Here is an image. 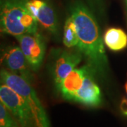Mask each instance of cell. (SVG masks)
Segmentation results:
<instances>
[{
	"instance_id": "cell-13",
	"label": "cell",
	"mask_w": 127,
	"mask_h": 127,
	"mask_svg": "<svg viewBox=\"0 0 127 127\" xmlns=\"http://www.w3.org/2000/svg\"><path fill=\"white\" fill-rule=\"evenodd\" d=\"M0 125L1 127H21L12 114L1 102L0 103Z\"/></svg>"
},
{
	"instance_id": "cell-5",
	"label": "cell",
	"mask_w": 127,
	"mask_h": 127,
	"mask_svg": "<svg viewBox=\"0 0 127 127\" xmlns=\"http://www.w3.org/2000/svg\"><path fill=\"white\" fill-rule=\"evenodd\" d=\"M50 72L57 89L64 79L81 62L83 55L77 52H70L62 49H53L50 52Z\"/></svg>"
},
{
	"instance_id": "cell-8",
	"label": "cell",
	"mask_w": 127,
	"mask_h": 127,
	"mask_svg": "<svg viewBox=\"0 0 127 127\" xmlns=\"http://www.w3.org/2000/svg\"><path fill=\"white\" fill-rule=\"evenodd\" d=\"M28 7L38 24L52 35L57 36L59 23L52 6L45 0H28Z\"/></svg>"
},
{
	"instance_id": "cell-3",
	"label": "cell",
	"mask_w": 127,
	"mask_h": 127,
	"mask_svg": "<svg viewBox=\"0 0 127 127\" xmlns=\"http://www.w3.org/2000/svg\"><path fill=\"white\" fill-rule=\"evenodd\" d=\"M1 83L13 88L26 100L31 112L34 127H51L44 107L31 83L6 68L1 70Z\"/></svg>"
},
{
	"instance_id": "cell-9",
	"label": "cell",
	"mask_w": 127,
	"mask_h": 127,
	"mask_svg": "<svg viewBox=\"0 0 127 127\" xmlns=\"http://www.w3.org/2000/svg\"><path fill=\"white\" fill-rule=\"evenodd\" d=\"M95 74L91 71L87 75L80 90L73 97L72 102L88 107H98L102 102L100 88L95 81Z\"/></svg>"
},
{
	"instance_id": "cell-6",
	"label": "cell",
	"mask_w": 127,
	"mask_h": 127,
	"mask_svg": "<svg viewBox=\"0 0 127 127\" xmlns=\"http://www.w3.org/2000/svg\"><path fill=\"white\" fill-rule=\"evenodd\" d=\"M23 51L32 71H36L43 62L46 50L45 41L39 33L23 34L15 37Z\"/></svg>"
},
{
	"instance_id": "cell-12",
	"label": "cell",
	"mask_w": 127,
	"mask_h": 127,
	"mask_svg": "<svg viewBox=\"0 0 127 127\" xmlns=\"http://www.w3.org/2000/svg\"><path fill=\"white\" fill-rule=\"evenodd\" d=\"M64 45L68 48L76 47L78 42V34L75 21L69 15L64 23L63 33Z\"/></svg>"
},
{
	"instance_id": "cell-14",
	"label": "cell",
	"mask_w": 127,
	"mask_h": 127,
	"mask_svg": "<svg viewBox=\"0 0 127 127\" xmlns=\"http://www.w3.org/2000/svg\"><path fill=\"white\" fill-rule=\"evenodd\" d=\"M86 4L96 17L103 18L105 15L104 0H84Z\"/></svg>"
},
{
	"instance_id": "cell-10",
	"label": "cell",
	"mask_w": 127,
	"mask_h": 127,
	"mask_svg": "<svg viewBox=\"0 0 127 127\" xmlns=\"http://www.w3.org/2000/svg\"><path fill=\"white\" fill-rule=\"evenodd\" d=\"M91 71H93V70L88 64L74 68L64 79L57 89L64 99L71 101L73 97L83 86L86 76Z\"/></svg>"
},
{
	"instance_id": "cell-11",
	"label": "cell",
	"mask_w": 127,
	"mask_h": 127,
	"mask_svg": "<svg viewBox=\"0 0 127 127\" xmlns=\"http://www.w3.org/2000/svg\"><path fill=\"white\" fill-rule=\"evenodd\" d=\"M104 44L110 50L119 51L127 46V35L121 28H110L104 32Z\"/></svg>"
},
{
	"instance_id": "cell-7",
	"label": "cell",
	"mask_w": 127,
	"mask_h": 127,
	"mask_svg": "<svg viewBox=\"0 0 127 127\" xmlns=\"http://www.w3.org/2000/svg\"><path fill=\"white\" fill-rule=\"evenodd\" d=\"M1 63L6 69L17 74L31 83L33 76L31 68L20 47L10 45L5 47L1 53Z\"/></svg>"
},
{
	"instance_id": "cell-2",
	"label": "cell",
	"mask_w": 127,
	"mask_h": 127,
	"mask_svg": "<svg viewBox=\"0 0 127 127\" xmlns=\"http://www.w3.org/2000/svg\"><path fill=\"white\" fill-rule=\"evenodd\" d=\"M28 0H1L0 28L14 37L37 32L38 23L28 7Z\"/></svg>"
},
{
	"instance_id": "cell-16",
	"label": "cell",
	"mask_w": 127,
	"mask_h": 127,
	"mask_svg": "<svg viewBox=\"0 0 127 127\" xmlns=\"http://www.w3.org/2000/svg\"><path fill=\"white\" fill-rule=\"evenodd\" d=\"M125 1V6H126V11H127V0H124Z\"/></svg>"
},
{
	"instance_id": "cell-1",
	"label": "cell",
	"mask_w": 127,
	"mask_h": 127,
	"mask_svg": "<svg viewBox=\"0 0 127 127\" xmlns=\"http://www.w3.org/2000/svg\"><path fill=\"white\" fill-rule=\"evenodd\" d=\"M70 15L77 27L78 51L86 58L95 76L104 81L109 76V62L96 16L86 3L81 1H76L71 5Z\"/></svg>"
},
{
	"instance_id": "cell-15",
	"label": "cell",
	"mask_w": 127,
	"mask_h": 127,
	"mask_svg": "<svg viewBox=\"0 0 127 127\" xmlns=\"http://www.w3.org/2000/svg\"><path fill=\"white\" fill-rule=\"evenodd\" d=\"M125 90H126L127 95V82L125 84ZM121 110H122V112L124 115L127 116V99H124L122 100V104H121Z\"/></svg>"
},
{
	"instance_id": "cell-4",
	"label": "cell",
	"mask_w": 127,
	"mask_h": 127,
	"mask_svg": "<svg viewBox=\"0 0 127 127\" xmlns=\"http://www.w3.org/2000/svg\"><path fill=\"white\" fill-rule=\"evenodd\" d=\"M1 102L12 114L21 127H34L30 108L21 95L11 87L1 83Z\"/></svg>"
}]
</instances>
